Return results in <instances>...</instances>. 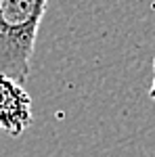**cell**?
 <instances>
[{"label": "cell", "mask_w": 155, "mask_h": 157, "mask_svg": "<svg viewBox=\"0 0 155 157\" xmlns=\"http://www.w3.org/2000/svg\"><path fill=\"white\" fill-rule=\"evenodd\" d=\"M48 0H0V73L29 78L32 55Z\"/></svg>", "instance_id": "1"}, {"label": "cell", "mask_w": 155, "mask_h": 157, "mask_svg": "<svg viewBox=\"0 0 155 157\" xmlns=\"http://www.w3.org/2000/svg\"><path fill=\"white\" fill-rule=\"evenodd\" d=\"M149 97L155 101V59H153V86H151V90H149Z\"/></svg>", "instance_id": "3"}, {"label": "cell", "mask_w": 155, "mask_h": 157, "mask_svg": "<svg viewBox=\"0 0 155 157\" xmlns=\"http://www.w3.org/2000/svg\"><path fill=\"white\" fill-rule=\"evenodd\" d=\"M32 97L21 82L0 73V130L9 136H21L32 126Z\"/></svg>", "instance_id": "2"}]
</instances>
